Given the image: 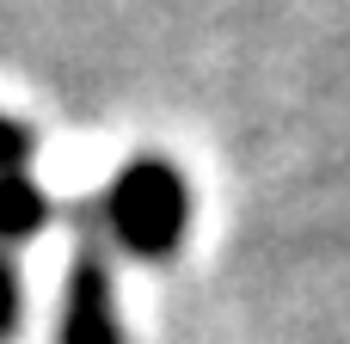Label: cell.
Wrapping results in <instances>:
<instances>
[{"label": "cell", "instance_id": "cell-1", "mask_svg": "<svg viewBox=\"0 0 350 344\" xmlns=\"http://www.w3.org/2000/svg\"><path fill=\"white\" fill-rule=\"evenodd\" d=\"M86 215H92V228L117 252H129L142 265H160V259H172L185 246V228H191V178L166 154H135V160L117 166V178L98 197H86Z\"/></svg>", "mask_w": 350, "mask_h": 344}, {"label": "cell", "instance_id": "cell-2", "mask_svg": "<svg viewBox=\"0 0 350 344\" xmlns=\"http://www.w3.org/2000/svg\"><path fill=\"white\" fill-rule=\"evenodd\" d=\"M80 222V252L68 265V295H62V344H123L117 314V277H111V240L92 228L86 203L74 209Z\"/></svg>", "mask_w": 350, "mask_h": 344}, {"label": "cell", "instance_id": "cell-3", "mask_svg": "<svg viewBox=\"0 0 350 344\" xmlns=\"http://www.w3.org/2000/svg\"><path fill=\"white\" fill-rule=\"evenodd\" d=\"M55 197L31 178V172H0V246H25L49 228Z\"/></svg>", "mask_w": 350, "mask_h": 344}, {"label": "cell", "instance_id": "cell-5", "mask_svg": "<svg viewBox=\"0 0 350 344\" xmlns=\"http://www.w3.org/2000/svg\"><path fill=\"white\" fill-rule=\"evenodd\" d=\"M18 308H25V295H18V265H12V252L0 246V344L18 332Z\"/></svg>", "mask_w": 350, "mask_h": 344}, {"label": "cell", "instance_id": "cell-4", "mask_svg": "<svg viewBox=\"0 0 350 344\" xmlns=\"http://www.w3.org/2000/svg\"><path fill=\"white\" fill-rule=\"evenodd\" d=\"M31 154H37V129L25 117H6L0 111V172H25Z\"/></svg>", "mask_w": 350, "mask_h": 344}]
</instances>
